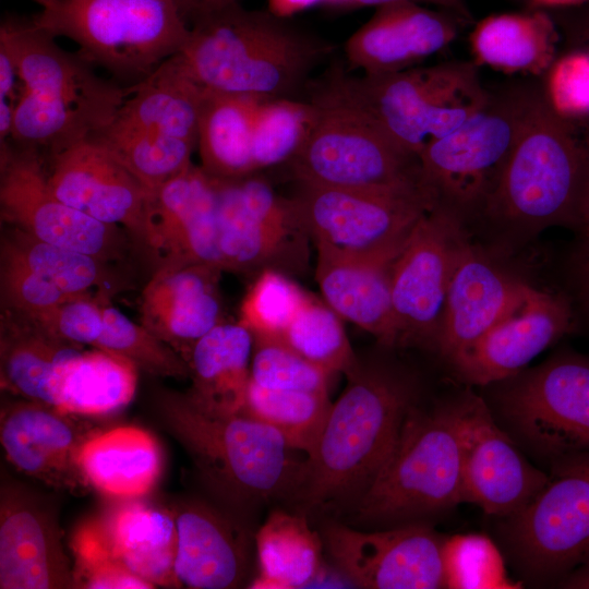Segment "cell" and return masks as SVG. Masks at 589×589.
<instances>
[{
	"instance_id": "obj_1",
	"label": "cell",
	"mask_w": 589,
	"mask_h": 589,
	"mask_svg": "<svg viewBox=\"0 0 589 589\" xmlns=\"http://www.w3.org/2000/svg\"><path fill=\"white\" fill-rule=\"evenodd\" d=\"M318 440L291 494L300 513L352 509L389 456L418 388L409 374L380 361L345 373Z\"/></svg>"
},
{
	"instance_id": "obj_2",
	"label": "cell",
	"mask_w": 589,
	"mask_h": 589,
	"mask_svg": "<svg viewBox=\"0 0 589 589\" xmlns=\"http://www.w3.org/2000/svg\"><path fill=\"white\" fill-rule=\"evenodd\" d=\"M332 50L285 16L238 1L194 22L179 56L207 89L274 99L296 98Z\"/></svg>"
},
{
	"instance_id": "obj_3",
	"label": "cell",
	"mask_w": 589,
	"mask_h": 589,
	"mask_svg": "<svg viewBox=\"0 0 589 589\" xmlns=\"http://www.w3.org/2000/svg\"><path fill=\"white\" fill-rule=\"evenodd\" d=\"M156 408L205 483L230 506L248 509L291 496L305 458L299 460L273 426L243 412L212 411L189 393L161 390Z\"/></svg>"
},
{
	"instance_id": "obj_4",
	"label": "cell",
	"mask_w": 589,
	"mask_h": 589,
	"mask_svg": "<svg viewBox=\"0 0 589 589\" xmlns=\"http://www.w3.org/2000/svg\"><path fill=\"white\" fill-rule=\"evenodd\" d=\"M465 503L458 399L408 411L375 479L353 506V522L375 528L422 524Z\"/></svg>"
},
{
	"instance_id": "obj_5",
	"label": "cell",
	"mask_w": 589,
	"mask_h": 589,
	"mask_svg": "<svg viewBox=\"0 0 589 589\" xmlns=\"http://www.w3.org/2000/svg\"><path fill=\"white\" fill-rule=\"evenodd\" d=\"M586 163L580 132L551 107L542 88L480 213L519 231L578 227Z\"/></svg>"
},
{
	"instance_id": "obj_6",
	"label": "cell",
	"mask_w": 589,
	"mask_h": 589,
	"mask_svg": "<svg viewBox=\"0 0 589 589\" xmlns=\"http://www.w3.org/2000/svg\"><path fill=\"white\" fill-rule=\"evenodd\" d=\"M315 88L364 112L419 155L479 111L489 98L472 60H450L383 75L329 72Z\"/></svg>"
},
{
	"instance_id": "obj_7",
	"label": "cell",
	"mask_w": 589,
	"mask_h": 589,
	"mask_svg": "<svg viewBox=\"0 0 589 589\" xmlns=\"http://www.w3.org/2000/svg\"><path fill=\"white\" fill-rule=\"evenodd\" d=\"M31 20L127 86L181 52L190 36L173 0H55Z\"/></svg>"
},
{
	"instance_id": "obj_8",
	"label": "cell",
	"mask_w": 589,
	"mask_h": 589,
	"mask_svg": "<svg viewBox=\"0 0 589 589\" xmlns=\"http://www.w3.org/2000/svg\"><path fill=\"white\" fill-rule=\"evenodd\" d=\"M541 91V77L497 85L479 111L423 148L422 177L438 204L460 217L480 213Z\"/></svg>"
},
{
	"instance_id": "obj_9",
	"label": "cell",
	"mask_w": 589,
	"mask_h": 589,
	"mask_svg": "<svg viewBox=\"0 0 589 589\" xmlns=\"http://www.w3.org/2000/svg\"><path fill=\"white\" fill-rule=\"evenodd\" d=\"M312 129L288 163L299 184L359 190L428 185L419 157L393 140L364 112L313 88Z\"/></svg>"
},
{
	"instance_id": "obj_10",
	"label": "cell",
	"mask_w": 589,
	"mask_h": 589,
	"mask_svg": "<svg viewBox=\"0 0 589 589\" xmlns=\"http://www.w3.org/2000/svg\"><path fill=\"white\" fill-rule=\"evenodd\" d=\"M289 200L316 251L363 259L396 256L437 204L428 185L359 190L299 184Z\"/></svg>"
},
{
	"instance_id": "obj_11",
	"label": "cell",
	"mask_w": 589,
	"mask_h": 589,
	"mask_svg": "<svg viewBox=\"0 0 589 589\" xmlns=\"http://www.w3.org/2000/svg\"><path fill=\"white\" fill-rule=\"evenodd\" d=\"M501 534L528 577L560 581L589 560V450L551 461L545 485L503 518Z\"/></svg>"
},
{
	"instance_id": "obj_12",
	"label": "cell",
	"mask_w": 589,
	"mask_h": 589,
	"mask_svg": "<svg viewBox=\"0 0 589 589\" xmlns=\"http://www.w3.org/2000/svg\"><path fill=\"white\" fill-rule=\"evenodd\" d=\"M502 418L550 462L589 450V360L558 356L520 374L498 395Z\"/></svg>"
},
{
	"instance_id": "obj_13",
	"label": "cell",
	"mask_w": 589,
	"mask_h": 589,
	"mask_svg": "<svg viewBox=\"0 0 589 589\" xmlns=\"http://www.w3.org/2000/svg\"><path fill=\"white\" fill-rule=\"evenodd\" d=\"M468 243L460 216L442 204L417 223L392 265L398 346L435 349L450 280Z\"/></svg>"
},
{
	"instance_id": "obj_14",
	"label": "cell",
	"mask_w": 589,
	"mask_h": 589,
	"mask_svg": "<svg viewBox=\"0 0 589 589\" xmlns=\"http://www.w3.org/2000/svg\"><path fill=\"white\" fill-rule=\"evenodd\" d=\"M51 191L68 205L124 229L158 256L155 192L93 133L44 158Z\"/></svg>"
},
{
	"instance_id": "obj_15",
	"label": "cell",
	"mask_w": 589,
	"mask_h": 589,
	"mask_svg": "<svg viewBox=\"0 0 589 589\" xmlns=\"http://www.w3.org/2000/svg\"><path fill=\"white\" fill-rule=\"evenodd\" d=\"M1 218L12 227L105 262L124 257L128 232L68 205L50 189L44 158L10 141L0 144Z\"/></svg>"
},
{
	"instance_id": "obj_16",
	"label": "cell",
	"mask_w": 589,
	"mask_h": 589,
	"mask_svg": "<svg viewBox=\"0 0 589 589\" xmlns=\"http://www.w3.org/2000/svg\"><path fill=\"white\" fill-rule=\"evenodd\" d=\"M320 533L335 567L359 588H446V537L425 522L362 531L327 521Z\"/></svg>"
},
{
	"instance_id": "obj_17",
	"label": "cell",
	"mask_w": 589,
	"mask_h": 589,
	"mask_svg": "<svg viewBox=\"0 0 589 589\" xmlns=\"http://www.w3.org/2000/svg\"><path fill=\"white\" fill-rule=\"evenodd\" d=\"M212 178L224 271H281L280 264L291 253H303L302 244L309 235L290 200L277 195L259 172L232 179Z\"/></svg>"
},
{
	"instance_id": "obj_18",
	"label": "cell",
	"mask_w": 589,
	"mask_h": 589,
	"mask_svg": "<svg viewBox=\"0 0 589 589\" xmlns=\"http://www.w3.org/2000/svg\"><path fill=\"white\" fill-rule=\"evenodd\" d=\"M465 503L505 518L525 507L549 474L532 466L471 392L458 398Z\"/></svg>"
},
{
	"instance_id": "obj_19",
	"label": "cell",
	"mask_w": 589,
	"mask_h": 589,
	"mask_svg": "<svg viewBox=\"0 0 589 589\" xmlns=\"http://www.w3.org/2000/svg\"><path fill=\"white\" fill-rule=\"evenodd\" d=\"M84 416L24 399L1 410L0 441L21 472L59 491L82 495L88 483L81 466L85 443L99 432Z\"/></svg>"
},
{
	"instance_id": "obj_20",
	"label": "cell",
	"mask_w": 589,
	"mask_h": 589,
	"mask_svg": "<svg viewBox=\"0 0 589 589\" xmlns=\"http://www.w3.org/2000/svg\"><path fill=\"white\" fill-rule=\"evenodd\" d=\"M0 45L13 57L22 87L28 92L71 103L110 120L128 95V86L98 76L91 63L79 53L63 50L32 20L4 19Z\"/></svg>"
},
{
	"instance_id": "obj_21",
	"label": "cell",
	"mask_w": 589,
	"mask_h": 589,
	"mask_svg": "<svg viewBox=\"0 0 589 589\" xmlns=\"http://www.w3.org/2000/svg\"><path fill=\"white\" fill-rule=\"evenodd\" d=\"M468 26L458 16L423 4H381L345 43L348 63L364 75H383L420 65L446 49Z\"/></svg>"
},
{
	"instance_id": "obj_22",
	"label": "cell",
	"mask_w": 589,
	"mask_h": 589,
	"mask_svg": "<svg viewBox=\"0 0 589 589\" xmlns=\"http://www.w3.org/2000/svg\"><path fill=\"white\" fill-rule=\"evenodd\" d=\"M573 325L568 301L537 289L517 311L448 360L465 382L488 385L510 378Z\"/></svg>"
},
{
	"instance_id": "obj_23",
	"label": "cell",
	"mask_w": 589,
	"mask_h": 589,
	"mask_svg": "<svg viewBox=\"0 0 589 589\" xmlns=\"http://www.w3.org/2000/svg\"><path fill=\"white\" fill-rule=\"evenodd\" d=\"M0 588H76L55 516L12 485L1 490Z\"/></svg>"
},
{
	"instance_id": "obj_24",
	"label": "cell",
	"mask_w": 589,
	"mask_h": 589,
	"mask_svg": "<svg viewBox=\"0 0 589 589\" xmlns=\"http://www.w3.org/2000/svg\"><path fill=\"white\" fill-rule=\"evenodd\" d=\"M223 272L208 264H163L143 290L141 324L187 363L194 345L226 322L219 291Z\"/></svg>"
},
{
	"instance_id": "obj_25",
	"label": "cell",
	"mask_w": 589,
	"mask_h": 589,
	"mask_svg": "<svg viewBox=\"0 0 589 589\" xmlns=\"http://www.w3.org/2000/svg\"><path fill=\"white\" fill-rule=\"evenodd\" d=\"M536 291L492 264L469 242L450 280L435 350L448 361Z\"/></svg>"
},
{
	"instance_id": "obj_26",
	"label": "cell",
	"mask_w": 589,
	"mask_h": 589,
	"mask_svg": "<svg viewBox=\"0 0 589 589\" xmlns=\"http://www.w3.org/2000/svg\"><path fill=\"white\" fill-rule=\"evenodd\" d=\"M179 587L231 589L245 585L251 568V539L230 518L202 502L175 513Z\"/></svg>"
},
{
	"instance_id": "obj_27",
	"label": "cell",
	"mask_w": 589,
	"mask_h": 589,
	"mask_svg": "<svg viewBox=\"0 0 589 589\" xmlns=\"http://www.w3.org/2000/svg\"><path fill=\"white\" fill-rule=\"evenodd\" d=\"M155 228L160 265L208 264L224 271L214 181L201 166L192 164L156 190Z\"/></svg>"
},
{
	"instance_id": "obj_28",
	"label": "cell",
	"mask_w": 589,
	"mask_h": 589,
	"mask_svg": "<svg viewBox=\"0 0 589 589\" xmlns=\"http://www.w3.org/2000/svg\"><path fill=\"white\" fill-rule=\"evenodd\" d=\"M396 256L363 259L317 251L315 269L323 301L387 348L398 346L390 290Z\"/></svg>"
},
{
	"instance_id": "obj_29",
	"label": "cell",
	"mask_w": 589,
	"mask_h": 589,
	"mask_svg": "<svg viewBox=\"0 0 589 589\" xmlns=\"http://www.w3.org/2000/svg\"><path fill=\"white\" fill-rule=\"evenodd\" d=\"M205 92L189 75L177 53L144 80L128 86L127 97L108 123L189 140L197 146Z\"/></svg>"
},
{
	"instance_id": "obj_30",
	"label": "cell",
	"mask_w": 589,
	"mask_h": 589,
	"mask_svg": "<svg viewBox=\"0 0 589 589\" xmlns=\"http://www.w3.org/2000/svg\"><path fill=\"white\" fill-rule=\"evenodd\" d=\"M557 27L546 10L489 15L469 35L472 61L506 74L541 77L557 56Z\"/></svg>"
},
{
	"instance_id": "obj_31",
	"label": "cell",
	"mask_w": 589,
	"mask_h": 589,
	"mask_svg": "<svg viewBox=\"0 0 589 589\" xmlns=\"http://www.w3.org/2000/svg\"><path fill=\"white\" fill-rule=\"evenodd\" d=\"M253 345V334L239 321L214 327L192 349L188 393L212 411L241 412L251 380Z\"/></svg>"
},
{
	"instance_id": "obj_32",
	"label": "cell",
	"mask_w": 589,
	"mask_h": 589,
	"mask_svg": "<svg viewBox=\"0 0 589 589\" xmlns=\"http://www.w3.org/2000/svg\"><path fill=\"white\" fill-rule=\"evenodd\" d=\"M117 558L154 587H179L175 574V514L141 502H127L99 522Z\"/></svg>"
},
{
	"instance_id": "obj_33",
	"label": "cell",
	"mask_w": 589,
	"mask_h": 589,
	"mask_svg": "<svg viewBox=\"0 0 589 589\" xmlns=\"http://www.w3.org/2000/svg\"><path fill=\"white\" fill-rule=\"evenodd\" d=\"M82 348L50 335L26 317L4 311L0 330L1 388L55 407L59 368Z\"/></svg>"
},
{
	"instance_id": "obj_34",
	"label": "cell",
	"mask_w": 589,
	"mask_h": 589,
	"mask_svg": "<svg viewBox=\"0 0 589 589\" xmlns=\"http://www.w3.org/2000/svg\"><path fill=\"white\" fill-rule=\"evenodd\" d=\"M81 466L92 488L134 498L146 494L157 482L161 454L156 440L134 426L99 431L81 452Z\"/></svg>"
},
{
	"instance_id": "obj_35",
	"label": "cell",
	"mask_w": 589,
	"mask_h": 589,
	"mask_svg": "<svg viewBox=\"0 0 589 589\" xmlns=\"http://www.w3.org/2000/svg\"><path fill=\"white\" fill-rule=\"evenodd\" d=\"M262 99L206 88L203 97L197 146L201 168L221 179L256 173L253 161V127Z\"/></svg>"
},
{
	"instance_id": "obj_36",
	"label": "cell",
	"mask_w": 589,
	"mask_h": 589,
	"mask_svg": "<svg viewBox=\"0 0 589 589\" xmlns=\"http://www.w3.org/2000/svg\"><path fill=\"white\" fill-rule=\"evenodd\" d=\"M260 575L251 588H302L323 570L324 544L305 514L271 512L255 534Z\"/></svg>"
},
{
	"instance_id": "obj_37",
	"label": "cell",
	"mask_w": 589,
	"mask_h": 589,
	"mask_svg": "<svg viewBox=\"0 0 589 589\" xmlns=\"http://www.w3.org/2000/svg\"><path fill=\"white\" fill-rule=\"evenodd\" d=\"M136 368L96 349H79L59 368L55 407L80 416H100L128 405L136 389Z\"/></svg>"
},
{
	"instance_id": "obj_38",
	"label": "cell",
	"mask_w": 589,
	"mask_h": 589,
	"mask_svg": "<svg viewBox=\"0 0 589 589\" xmlns=\"http://www.w3.org/2000/svg\"><path fill=\"white\" fill-rule=\"evenodd\" d=\"M110 121L97 112L22 87L8 141L46 158Z\"/></svg>"
},
{
	"instance_id": "obj_39",
	"label": "cell",
	"mask_w": 589,
	"mask_h": 589,
	"mask_svg": "<svg viewBox=\"0 0 589 589\" xmlns=\"http://www.w3.org/2000/svg\"><path fill=\"white\" fill-rule=\"evenodd\" d=\"M1 245L70 296L93 293V289L110 296L122 285L109 262L44 242L14 227L2 237Z\"/></svg>"
},
{
	"instance_id": "obj_40",
	"label": "cell",
	"mask_w": 589,
	"mask_h": 589,
	"mask_svg": "<svg viewBox=\"0 0 589 589\" xmlns=\"http://www.w3.org/2000/svg\"><path fill=\"white\" fill-rule=\"evenodd\" d=\"M93 134L154 192L185 171L196 149L189 140L110 123Z\"/></svg>"
},
{
	"instance_id": "obj_41",
	"label": "cell",
	"mask_w": 589,
	"mask_h": 589,
	"mask_svg": "<svg viewBox=\"0 0 589 589\" xmlns=\"http://www.w3.org/2000/svg\"><path fill=\"white\" fill-rule=\"evenodd\" d=\"M330 406L328 394L268 389L250 380L241 412L279 431L306 457L315 447Z\"/></svg>"
},
{
	"instance_id": "obj_42",
	"label": "cell",
	"mask_w": 589,
	"mask_h": 589,
	"mask_svg": "<svg viewBox=\"0 0 589 589\" xmlns=\"http://www.w3.org/2000/svg\"><path fill=\"white\" fill-rule=\"evenodd\" d=\"M315 113V106L310 99H262L253 127V161L256 172L288 164L304 144Z\"/></svg>"
},
{
	"instance_id": "obj_43",
	"label": "cell",
	"mask_w": 589,
	"mask_h": 589,
	"mask_svg": "<svg viewBox=\"0 0 589 589\" xmlns=\"http://www.w3.org/2000/svg\"><path fill=\"white\" fill-rule=\"evenodd\" d=\"M342 318L324 301L310 294L281 339L327 374L347 373L358 361Z\"/></svg>"
},
{
	"instance_id": "obj_44",
	"label": "cell",
	"mask_w": 589,
	"mask_h": 589,
	"mask_svg": "<svg viewBox=\"0 0 589 589\" xmlns=\"http://www.w3.org/2000/svg\"><path fill=\"white\" fill-rule=\"evenodd\" d=\"M94 348L122 358L152 375L190 378V368L183 358L110 302L104 308V327Z\"/></svg>"
},
{
	"instance_id": "obj_45",
	"label": "cell",
	"mask_w": 589,
	"mask_h": 589,
	"mask_svg": "<svg viewBox=\"0 0 589 589\" xmlns=\"http://www.w3.org/2000/svg\"><path fill=\"white\" fill-rule=\"evenodd\" d=\"M309 296L285 272L263 269L241 302L239 322L254 337L281 338Z\"/></svg>"
},
{
	"instance_id": "obj_46",
	"label": "cell",
	"mask_w": 589,
	"mask_h": 589,
	"mask_svg": "<svg viewBox=\"0 0 589 589\" xmlns=\"http://www.w3.org/2000/svg\"><path fill=\"white\" fill-rule=\"evenodd\" d=\"M446 588H517L491 539L483 534H455L443 544Z\"/></svg>"
},
{
	"instance_id": "obj_47",
	"label": "cell",
	"mask_w": 589,
	"mask_h": 589,
	"mask_svg": "<svg viewBox=\"0 0 589 589\" xmlns=\"http://www.w3.org/2000/svg\"><path fill=\"white\" fill-rule=\"evenodd\" d=\"M329 376L281 338L254 337L251 360L254 384L268 389L328 394Z\"/></svg>"
},
{
	"instance_id": "obj_48",
	"label": "cell",
	"mask_w": 589,
	"mask_h": 589,
	"mask_svg": "<svg viewBox=\"0 0 589 589\" xmlns=\"http://www.w3.org/2000/svg\"><path fill=\"white\" fill-rule=\"evenodd\" d=\"M76 588L85 589H151L153 585L128 569L105 540L99 522L81 526L73 534Z\"/></svg>"
},
{
	"instance_id": "obj_49",
	"label": "cell",
	"mask_w": 589,
	"mask_h": 589,
	"mask_svg": "<svg viewBox=\"0 0 589 589\" xmlns=\"http://www.w3.org/2000/svg\"><path fill=\"white\" fill-rule=\"evenodd\" d=\"M544 96L564 119L580 128L589 122V55L565 49L541 76Z\"/></svg>"
},
{
	"instance_id": "obj_50",
	"label": "cell",
	"mask_w": 589,
	"mask_h": 589,
	"mask_svg": "<svg viewBox=\"0 0 589 589\" xmlns=\"http://www.w3.org/2000/svg\"><path fill=\"white\" fill-rule=\"evenodd\" d=\"M1 298L4 311L33 317L72 297L1 245Z\"/></svg>"
},
{
	"instance_id": "obj_51",
	"label": "cell",
	"mask_w": 589,
	"mask_h": 589,
	"mask_svg": "<svg viewBox=\"0 0 589 589\" xmlns=\"http://www.w3.org/2000/svg\"><path fill=\"white\" fill-rule=\"evenodd\" d=\"M108 302L107 293L77 294L26 318L61 340L95 347L103 332L104 308Z\"/></svg>"
},
{
	"instance_id": "obj_52",
	"label": "cell",
	"mask_w": 589,
	"mask_h": 589,
	"mask_svg": "<svg viewBox=\"0 0 589 589\" xmlns=\"http://www.w3.org/2000/svg\"><path fill=\"white\" fill-rule=\"evenodd\" d=\"M546 11L557 27L565 49L589 55V1L570 8ZM578 130L584 141L589 144V122Z\"/></svg>"
},
{
	"instance_id": "obj_53",
	"label": "cell",
	"mask_w": 589,
	"mask_h": 589,
	"mask_svg": "<svg viewBox=\"0 0 589 589\" xmlns=\"http://www.w3.org/2000/svg\"><path fill=\"white\" fill-rule=\"evenodd\" d=\"M397 1H409L419 4H431L436 9L449 12L468 25L474 22L473 15L468 7L467 0H346L342 7L346 8H365V7H378L381 4L397 2Z\"/></svg>"
},
{
	"instance_id": "obj_54",
	"label": "cell",
	"mask_w": 589,
	"mask_h": 589,
	"mask_svg": "<svg viewBox=\"0 0 589 589\" xmlns=\"http://www.w3.org/2000/svg\"><path fill=\"white\" fill-rule=\"evenodd\" d=\"M22 92V81L16 63L9 50L0 45V100L16 105Z\"/></svg>"
},
{
	"instance_id": "obj_55",
	"label": "cell",
	"mask_w": 589,
	"mask_h": 589,
	"mask_svg": "<svg viewBox=\"0 0 589 589\" xmlns=\"http://www.w3.org/2000/svg\"><path fill=\"white\" fill-rule=\"evenodd\" d=\"M179 13L190 27L197 20L230 7L238 0H173Z\"/></svg>"
},
{
	"instance_id": "obj_56",
	"label": "cell",
	"mask_w": 589,
	"mask_h": 589,
	"mask_svg": "<svg viewBox=\"0 0 589 589\" xmlns=\"http://www.w3.org/2000/svg\"><path fill=\"white\" fill-rule=\"evenodd\" d=\"M585 144L587 146V163L579 204L578 228L581 230L584 236L585 245L582 252L589 254V144Z\"/></svg>"
},
{
	"instance_id": "obj_57",
	"label": "cell",
	"mask_w": 589,
	"mask_h": 589,
	"mask_svg": "<svg viewBox=\"0 0 589 589\" xmlns=\"http://www.w3.org/2000/svg\"><path fill=\"white\" fill-rule=\"evenodd\" d=\"M558 585L563 588L589 589V560L564 577Z\"/></svg>"
},
{
	"instance_id": "obj_58",
	"label": "cell",
	"mask_w": 589,
	"mask_h": 589,
	"mask_svg": "<svg viewBox=\"0 0 589 589\" xmlns=\"http://www.w3.org/2000/svg\"><path fill=\"white\" fill-rule=\"evenodd\" d=\"M271 11L280 16H287L294 11L312 5L317 2H328V0H269Z\"/></svg>"
},
{
	"instance_id": "obj_59",
	"label": "cell",
	"mask_w": 589,
	"mask_h": 589,
	"mask_svg": "<svg viewBox=\"0 0 589 589\" xmlns=\"http://www.w3.org/2000/svg\"><path fill=\"white\" fill-rule=\"evenodd\" d=\"M589 0H526L527 9L555 10L579 5Z\"/></svg>"
},
{
	"instance_id": "obj_60",
	"label": "cell",
	"mask_w": 589,
	"mask_h": 589,
	"mask_svg": "<svg viewBox=\"0 0 589 589\" xmlns=\"http://www.w3.org/2000/svg\"><path fill=\"white\" fill-rule=\"evenodd\" d=\"M578 268H579V275L581 278V284L589 299V254L588 253L581 252Z\"/></svg>"
},
{
	"instance_id": "obj_61",
	"label": "cell",
	"mask_w": 589,
	"mask_h": 589,
	"mask_svg": "<svg viewBox=\"0 0 589 589\" xmlns=\"http://www.w3.org/2000/svg\"><path fill=\"white\" fill-rule=\"evenodd\" d=\"M34 1L37 2L38 4H40L44 8V7L48 5L49 3H51L55 0H34Z\"/></svg>"
}]
</instances>
